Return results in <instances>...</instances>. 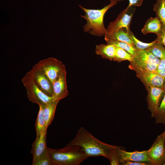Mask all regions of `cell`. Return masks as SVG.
<instances>
[{"label": "cell", "mask_w": 165, "mask_h": 165, "mask_svg": "<svg viewBox=\"0 0 165 165\" xmlns=\"http://www.w3.org/2000/svg\"><path fill=\"white\" fill-rule=\"evenodd\" d=\"M67 145L81 147L89 157L101 156L108 159L118 147L100 141L83 127L79 129L75 138Z\"/></svg>", "instance_id": "6da1fadb"}, {"label": "cell", "mask_w": 165, "mask_h": 165, "mask_svg": "<svg viewBox=\"0 0 165 165\" xmlns=\"http://www.w3.org/2000/svg\"><path fill=\"white\" fill-rule=\"evenodd\" d=\"M117 2H112L101 9H91L84 8L81 5L79 6L84 11L85 14L81 16L86 20L83 26L84 31L94 36H101L105 35L108 29L104 26L103 21L105 15L110 8L115 5Z\"/></svg>", "instance_id": "7a4b0ae2"}, {"label": "cell", "mask_w": 165, "mask_h": 165, "mask_svg": "<svg viewBox=\"0 0 165 165\" xmlns=\"http://www.w3.org/2000/svg\"><path fill=\"white\" fill-rule=\"evenodd\" d=\"M48 149L53 165H79L89 158L78 146L67 145L62 148Z\"/></svg>", "instance_id": "3957f363"}, {"label": "cell", "mask_w": 165, "mask_h": 165, "mask_svg": "<svg viewBox=\"0 0 165 165\" xmlns=\"http://www.w3.org/2000/svg\"><path fill=\"white\" fill-rule=\"evenodd\" d=\"M160 59L148 50L138 51L130 62L129 68L136 73L146 71H156Z\"/></svg>", "instance_id": "277c9868"}, {"label": "cell", "mask_w": 165, "mask_h": 165, "mask_svg": "<svg viewBox=\"0 0 165 165\" xmlns=\"http://www.w3.org/2000/svg\"><path fill=\"white\" fill-rule=\"evenodd\" d=\"M29 100L39 106H44L54 100L53 97L48 96L41 91L36 85L33 79L27 72L22 79Z\"/></svg>", "instance_id": "5b68a950"}, {"label": "cell", "mask_w": 165, "mask_h": 165, "mask_svg": "<svg viewBox=\"0 0 165 165\" xmlns=\"http://www.w3.org/2000/svg\"><path fill=\"white\" fill-rule=\"evenodd\" d=\"M47 76L52 84L66 71L65 65L53 57L41 60L35 64Z\"/></svg>", "instance_id": "8992f818"}, {"label": "cell", "mask_w": 165, "mask_h": 165, "mask_svg": "<svg viewBox=\"0 0 165 165\" xmlns=\"http://www.w3.org/2000/svg\"><path fill=\"white\" fill-rule=\"evenodd\" d=\"M147 152L151 165H163L165 161V131L157 137Z\"/></svg>", "instance_id": "52a82bcc"}, {"label": "cell", "mask_w": 165, "mask_h": 165, "mask_svg": "<svg viewBox=\"0 0 165 165\" xmlns=\"http://www.w3.org/2000/svg\"><path fill=\"white\" fill-rule=\"evenodd\" d=\"M28 73L41 91L48 96L53 97V84L40 68L35 64Z\"/></svg>", "instance_id": "ba28073f"}, {"label": "cell", "mask_w": 165, "mask_h": 165, "mask_svg": "<svg viewBox=\"0 0 165 165\" xmlns=\"http://www.w3.org/2000/svg\"><path fill=\"white\" fill-rule=\"evenodd\" d=\"M133 6H128L119 14L116 20L110 22L108 27V31L113 32L120 28H125L128 32L130 30V25L135 11Z\"/></svg>", "instance_id": "9c48e42d"}, {"label": "cell", "mask_w": 165, "mask_h": 165, "mask_svg": "<svg viewBox=\"0 0 165 165\" xmlns=\"http://www.w3.org/2000/svg\"><path fill=\"white\" fill-rule=\"evenodd\" d=\"M115 152L119 165L127 161L145 162L150 164L147 150L127 152L123 147L118 146L115 149Z\"/></svg>", "instance_id": "30bf717a"}, {"label": "cell", "mask_w": 165, "mask_h": 165, "mask_svg": "<svg viewBox=\"0 0 165 165\" xmlns=\"http://www.w3.org/2000/svg\"><path fill=\"white\" fill-rule=\"evenodd\" d=\"M148 90L147 97L148 108L151 116L153 118L156 112L165 92V89L152 86L147 87Z\"/></svg>", "instance_id": "8fae6325"}, {"label": "cell", "mask_w": 165, "mask_h": 165, "mask_svg": "<svg viewBox=\"0 0 165 165\" xmlns=\"http://www.w3.org/2000/svg\"><path fill=\"white\" fill-rule=\"evenodd\" d=\"M136 73L137 76L146 87L152 86L164 88L165 81L156 71H146Z\"/></svg>", "instance_id": "7c38bea8"}, {"label": "cell", "mask_w": 165, "mask_h": 165, "mask_svg": "<svg viewBox=\"0 0 165 165\" xmlns=\"http://www.w3.org/2000/svg\"><path fill=\"white\" fill-rule=\"evenodd\" d=\"M47 130L45 129L39 135L36 136L32 144L31 153L33 157L32 165H35L41 156L48 148L46 144Z\"/></svg>", "instance_id": "4fadbf2b"}, {"label": "cell", "mask_w": 165, "mask_h": 165, "mask_svg": "<svg viewBox=\"0 0 165 165\" xmlns=\"http://www.w3.org/2000/svg\"><path fill=\"white\" fill-rule=\"evenodd\" d=\"M53 96L54 100H60L68 94L66 82V71L64 72L53 83Z\"/></svg>", "instance_id": "5bb4252c"}, {"label": "cell", "mask_w": 165, "mask_h": 165, "mask_svg": "<svg viewBox=\"0 0 165 165\" xmlns=\"http://www.w3.org/2000/svg\"><path fill=\"white\" fill-rule=\"evenodd\" d=\"M105 36L106 41L110 40L123 42L134 46L128 33L126 30L125 31L123 28H120L115 32H109L108 31Z\"/></svg>", "instance_id": "9a60e30c"}, {"label": "cell", "mask_w": 165, "mask_h": 165, "mask_svg": "<svg viewBox=\"0 0 165 165\" xmlns=\"http://www.w3.org/2000/svg\"><path fill=\"white\" fill-rule=\"evenodd\" d=\"M116 47L112 44H101L96 46L95 52L102 58L110 61L114 60Z\"/></svg>", "instance_id": "2e32d148"}, {"label": "cell", "mask_w": 165, "mask_h": 165, "mask_svg": "<svg viewBox=\"0 0 165 165\" xmlns=\"http://www.w3.org/2000/svg\"><path fill=\"white\" fill-rule=\"evenodd\" d=\"M163 24L157 16L150 17L146 21L141 30L144 35L152 33L157 35L161 31Z\"/></svg>", "instance_id": "e0dca14e"}, {"label": "cell", "mask_w": 165, "mask_h": 165, "mask_svg": "<svg viewBox=\"0 0 165 165\" xmlns=\"http://www.w3.org/2000/svg\"><path fill=\"white\" fill-rule=\"evenodd\" d=\"M59 101L57 100H53L43 106V115L47 129L53 120L56 108Z\"/></svg>", "instance_id": "ac0fdd59"}, {"label": "cell", "mask_w": 165, "mask_h": 165, "mask_svg": "<svg viewBox=\"0 0 165 165\" xmlns=\"http://www.w3.org/2000/svg\"><path fill=\"white\" fill-rule=\"evenodd\" d=\"M43 106H39V110L35 122V127L36 136H38L45 129V122L43 113Z\"/></svg>", "instance_id": "d6986e66"}, {"label": "cell", "mask_w": 165, "mask_h": 165, "mask_svg": "<svg viewBox=\"0 0 165 165\" xmlns=\"http://www.w3.org/2000/svg\"><path fill=\"white\" fill-rule=\"evenodd\" d=\"M153 118L156 124H165V92L158 110Z\"/></svg>", "instance_id": "ffe728a7"}, {"label": "cell", "mask_w": 165, "mask_h": 165, "mask_svg": "<svg viewBox=\"0 0 165 165\" xmlns=\"http://www.w3.org/2000/svg\"><path fill=\"white\" fill-rule=\"evenodd\" d=\"M106 42L107 44H113L116 47L125 50L134 57L137 54L138 52L134 46L126 42L110 40L106 41Z\"/></svg>", "instance_id": "44dd1931"}, {"label": "cell", "mask_w": 165, "mask_h": 165, "mask_svg": "<svg viewBox=\"0 0 165 165\" xmlns=\"http://www.w3.org/2000/svg\"><path fill=\"white\" fill-rule=\"evenodd\" d=\"M153 10L163 24H165V0H157Z\"/></svg>", "instance_id": "7402d4cb"}, {"label": "cell", "mask_w": 165, "mask_h": 165, "mask_svg": "<svg viewBox=\"0 0 165 165\" xmlns=\"http://www.w3.org/2000/svg\"><path fill=\"white\" fill-rule=\"evenodd\" d=\"M127 32L131 38L134 45L138 51L147 50L157 42L156 39L150 43L143 42L138 39L135 36L130 30Z\"/></svg>", "instance_id": "603a6c76"}, {"label": "cell", "mask_w": 165, "mask_h": 165, "mask_svg": "<svg viewBox=\"0 0 165 165\" xmlns=\"http://www.w3.org/2000/svg\"><path fill=\"white\" fill-rule=\"evenodd\" d=\"M134 56L125 50L116 47L114 61L119 62L124 61H128L132 62L134 59Z\"/></svg>", "instance_id": "cb8c5ba5"}, {"label": "cell", "mask_w": 165, "mask_h": 165, "mask_svg": "<svg viewBox=\"0 0 165 165\" xmlns=\"http://www.w3.org/2000/svg\"><path fill=\"white\" fill-rule=\"evenodd\" d=\"M147 50L160 59L165 58V48L157 42Z\"/></svg>", "instance_id": "d4e9b609"}, {"label": "cell", "mask_w": 165, "mask_h": 165, "mask_svg": "<svg viewBox=\"0 0 165 165\" xmlns=\"http://www.w3.org/2000/svg\"><path fill=\"white\" fill-rule=\"evenodd\" d=\"M35 165H53L48 152V148L41 156Z\"/></svg>", "instance_id": "484cf974"}, {"label": "cell", "mask_w": 165, "mask_h": 165, "mask_svg": "<svg viewBox=\"0 0 165 165\" xmlns=\"http://www.w3.org/2000/svg\"><path fill=\"white\" fill-rule=\"evenodd\" d=\"M156 35L157 42L163 45L165 48V24H163L161 31Z\"/></svg>", "instance_id": "4316f807"}, {"label": "cell", "mask_w": 165, "mask_h": 165, "mask_svg": "<svg viewBox=\"0 0 165 165\" xmlns=\"http://www.w3.org/2000/svg\"><path fill=\"white\" fill-rule=\"evenodd\" d=\"M156 71L165 81V58L160 59Z\"/></svg>", "instance_id": "83f0119b"}, {"label": "cell", "mask_w": 165, "mask_h": 165, "mask_svg": "<svg viewBox=\"0 0 165 165\" xmlns=\"http://www.w3.org/2000/svg\"><path fill=\"white\" fill-rule=\"evenodd\" d=\"M115 149L113 151L108 159L111 165H119V162L115 152Z\"/></svg>", "instance_id": "f1b7e54d"}, {"label": "cell", "mask_w": 165, "mask_h": 165, "mask_svg": "<svg viewBox=\"0 0 165 165\" xmlns=\"http://www.w3.org/2000/svg\"><path fill=\"white\" fill-rule=\"evenodd\" d=\"M121 165H150V164L147 162L127 161L123 163Z\"/></svg>", "instance_id": "f546056e"}, {"label": "cell", "mask_w": 165, "mask_h": 165, "mask_svg": "<svg viewBox=\"0 0 165 165\" xmlns=\"http://www.w3.org/2000/svg\"><path fill=\"white\" fill-rule=\"evenodd\" d=\"M129 4L128 6H140L143 0H129Z\"/></svg>", "instance_id": "4dcf8cb0"}, {"label": "cell", "mask_w": 165, "mask_h": 165, "mask_svg": "<svg viewBox=\"0 0 165 165\" xmlns=\"http://www.w3.org/2000/svg\"><path fill=\"white\" fill-rule=\"evenodd\" d=\"M122 0H110V2H117L118 1H122Z\"/></svg>", "instance_id": "1f68e13d"}, {"label": "cell", "mask_w": 165, "mask_h": 165, "mask_svg": "<svg viewBox=\"0 0 165 165\" xmlns=\"http://www.w3.org/2000/svg\"><path fill=\"white\" fill-rule=\"evenodd\" d=\"M163 165H165V162H164V163L163 164Z\"/></svg>", "instance_id": "d6a6232c"}, {"label": "cell", "mask_w": 165, "mask_h": 165, "mask_svg": "<svg viewBox=\"0 0 165 165\" xmlns=\"http://www.w3.org/2000/svg\"><path fill=\"white\" fill-rule=\"evenodd\" d=\"M164 88L165 89V85L164 86Z\"/></svg>", "instance_id": "836d02e7"}]
</instances>
